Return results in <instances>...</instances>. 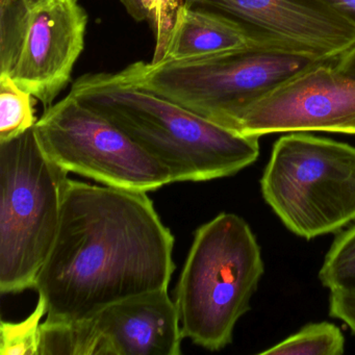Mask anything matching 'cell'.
<instances>
[{"mask_svg":"<svg viewBox=\"0 0 355 355\" xmlns=\"http://www.w3.org/2000/svg\"><path fill=\"white\" fill-rule=\"evenodd\" d=\"M34 132L49 159L68 173L147 193L172 182L165 166L70 94L45 110Z\"/></svg>","mask_w":355,"mask_h":355,"instance_id":"cell-7","label":"cell"},{"mask_svg":"<svg viewBox=\"0 0 355 355\" xmlns=\"http://www.w3.org/2000/svg\"><path fill=\"white\" fill-rule=\"evenodd\" d=\"M143 5L148 13V24L153 26L155 22V13H157V0H142Z\"/></svg>","mask_w":355,"mask_h":355,"instance_id":"cell-24","label":"cell"},{"mask_svg":"<svg viewBox=\"0 0 355 355\" xmlns=\"http://www.w3.org/2000/svg\"><path fill=\"white\" fill-rule=\"evenodd\" d=\"M182 3V0H157V13L151 26L155 38V53L151 63H159L163 60L176 14Z\"/></svg>","mask_w":355,"mask_h":355,"instance_id":"cell-19","label":"cell"},{"mask_svg":"<svg viewBox=\"0 0 355 355\" xmlns=\"http://www.w3.org/2000/svg\"><path fill=\"white\" fill-rule=\"evenodd\" d=\"M112 355L109 340L92 318L41 323L38 355Z\"/></svg>","mask_w":355,"mask_h":355,"instance_id":"cell-13","label":"cell"},{"mask_svg":"<svg viewBox=\"0 0 355 355\" xmlns=\"http://www.w3.org/2000/svg\"><path fill=\"white\" fill-rule=\"evenodd\" d=\"M336 67L343 76L355 80V47L336 61Z\"/></svg>","mask_w":355,"mask_h":355,"instance_id":"cell-23","label":"cell"},{"mask_svg":"<svg viewBox=\"0 0 355 355\" xmlns=\"http://www.w3.org/2000/svg\"><path fill=\"white\" fill-rule=\"evenodd\" d=\"M223 14L261 38L323 61L355 47V26L315 0H182Z\"/></svg>","mask_w":355,"mask_h":355,"instance_id":"cell-9","label":"cell"},{"mask_svg":"<svg viewBox=\"0 0 355 355\" xmlns=\"http://www.w3.org/2000/svg\"><path fill=\"white\" fill-rule=\"evenodd\" d=\"M266 202L311 240L355 221V147L304 132L276 141L261 180Z\"/></svg>","mask_w":355,"mask_h":355,"instance_id":"cell-6","label":"cell"},{"mask_svg":"<svg viewBox=\"0 0 355 355\" xmlns=\"http://www.w3.org/2000/svg\"><path fill=\"white\" fill-rule=\"evenodd\" d=\"M263 274L261 247L243 218L222 213L201 225L175 290L184 338L209 351L225 348Z\"/></svg>","mask_w":355,"mask_h":355,"instance_id":"cell-3","label":"cell"},{"mask_svg":"<svg viewBox=\"0 0 355 355\" xmlns=\"http://www.w3.org/2000/svg\"><path fill=\"white\" fill-rule=\"evenodd\" d=\"M112 355H180L184 338L168 288L124 299L92 315Z\"/></svg>","mask_w":355,"mask_h":355,"instance_id":"cell-11","label":"cell"},{"mask_svg":"<svg viewBox=\"0 0 355 355\" xmlns=\"http://www.w3.org/2000/svg\"><path fill=\"white\" fill-rule=\"evenodd\" d=\"M47 307L44 299L39 297L35 311L18 323L1 321L0 326V354L38 355L39 328Z\"/></svg>","mask_w":355,"mask_h":355,"instance_id":"cell-18","label":"cell"},{"mask_svg":"<svg viewBox=\"0 0 355 355\" xmlns=\"http://www.w3.org/2000/svg\"><path fill=\"white\" fill-rule=\"evenodd\" d=\"M329 313L346 323L355 334V291L330 292Z\"/></svg>","mask_w":355,"mask_h":355,"instance_id":"cell-20","label":"cell"},{"mask_svg":"<svg viewBox=\"0 0 355 355\" xmlns=\"http://www.w3.org/2000/svg\"><path fill=\"white\" fill-rule=\"evenodd\" d=\"M355 26V0H315Z\"/></svg>","mask_w":355,"mask_h":355,"instance_id":"cell-21","label":"cell"},{"mask_svg":"<svg viewBox=\"0 0 355 355\" xmlns=\"http://www.w3.org/2000/svg\"><path fill=\"white\" fill-rule=\"evenodd\" d=\"M69 94L165 166L172 182L227 178L252 165L257 137L243 136L137 86L121 70L80 76Z\"/></svg>","mask_w":355,"mask_h":355,"instance_id":"cell-2","label":"cell"},{"mask_svg":"<svg viewBox=\"0 0 355 355\" xmlns=\"http://www.w3.org/2000/svg\"><path fill=\"white\" fill-rule=\"evenodd\" d=\"M33 96L13 78L0 74V143L21 136L36 125Z\"/></svg>","mask_w":355,"mask_h":355,"instance_id":"cell-15","label":"cell"},{"mask_svg":"<svg viewBox=\"0 0 355 355\" xmlns=\"http://www.w3.org/2000/svg\"><path fill=\"white\" fill-rule=\"evenodd\" d=\"M336 61L319 62L280 83L239 116L232 132L257 138L282 132L355 135V80L343 76Z\"/></svg>","mask_w":355,"mask_h":355,"instance_id":"cell-8","label":"cell"},{"mask_svg":"<svg viewBox=\"0 0 355 355\" xmlns=\"http://www.w3.org/2000/svg\"><path fill=\"white\" fill-rule=\"evenodd\" d=\"M345 338L338 326L328 322L309 324L293 336L259 354L340 355Z\"/></svg>","mask_w":355,"mask_h":355,"instance_id":"cell-14","label":"cell"},{"mask_svg":"<svg viewBox=\"0 0 355 355\" xmlns=\"http://www.w3.org/2000/svg\"><path fill=\"white\" fill-rule=\"evenodd\" d=\"M38 0H0V74L10 76L19 55L31 11Z\"/></svg>","mask_w":355,"mask_h":355,"instance_id":"cell-16","label":"cell"},{"mask_svg":"<svg viewBox=\"0 0 355 355\" xmlns=\"http://www.w3.org/2000/svg\"><path fill=\"white\" fill-rule=\"evenodd\" d=\"M68 172L49 159L34 128L0 143V291L34 288L59 230Z\"/></svg>","mask_w":355,"mask_h":355,"instance_id":"cell-4","label":"cell"},{"mask_svg":"<svg viewBox=\"0 0 355 355\" xmlns=\"http://www.w3.org/2000/svg\"><path fill=\"white\" fill-rule=\"evenodd\" d=\"M251 49L290 51L261 38L244 24L223 14L182 5L176 14L163 60L159 63L214 57Z\"/></svg>","mask_w":355,"mask_h":355,"instance_id":"cell-12","label":"cell"},{"mask_svg":"<svg viewBox=\"0 0 355 355\" xmlns=\"http://www.w3.org/2000/svg\"><path fill=\"white\" fill-rule=\"evenodd\" d=\"M321 61L284 49H251L186 61L136 62L121 72L137 86L232 130L249 105Z\"/></svg>","mask_w":355,"mask_h":355,"instance_id":"cell-5","label":"cell"},{"mask_svg":"<svg viewBox=\"0 0 355 355\" xmlns=\"http://www.w3.org/2000/svg\"><path fill=\"white\" fill-rule=\"evenodd\" d=\"M319 278L330 292L355 291V224L336 236L324 259Z\"/></svg>","mask_w":355,"mask_h":355,"instance_id":"cell-17","label":"cell"},{"mask_svg":"<svg viewBox=\"0 0 355 355\" xmlns=\"http://www.w3.org/2000/svg\"><path fill=\"white\" fill-rule=\"evenodd\" d=\"M128 15L137 22H148V13L142 0H119Z\"/></svg>","mask_w":355,"mask_h":355,"instance_id":"cell-22","label":"cell"},{"mask_svg":"<svg viewBox=\"0 0 355 355\" xmlns=\"http://www.w3.org/2000/svg\"><path fill=\"white\" fill-rule=\"evenodd\" d=\"M87 26L88 15L78 0H38L31 11L10 76L45 110L71 80L85 49Z\"/></svg>","mask_w":355,"mask_h":355,"instance_id":"cell-10","label":"cell"},{"mask_svg":"<svg viewBox=\"0 0 355 355\" xmlns=\"http://www.w3.org/2000/svg\"><path fill=\"white\" fill-rule=\"evenodd\" d=\"M173 247L147 192L68 180L57 236L33 288L46 303L45 322L87 319L167 288Z\"/></svg>","mask_w":355,"mask_h":355,"instance_id":"cell-1","label":"cell"}]
</instances>
